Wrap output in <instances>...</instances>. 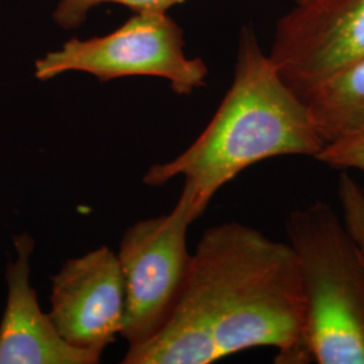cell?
Wrapping results in <instances>:
<instances>
[{"label": "cell", "mask_w": 364, "mask_h": 364, "mask_svg": "<svg viewBox=\"0 0 364 364\" xmlns=\"http://www.w3.org/2000/svg\"><path fill=\"white\" fill-rule=\"evenodd\" d=\"M314 159L332 169L364 171V131L326 144Z\"/></svg>", "instance_id": "12"}, {"label": "cell", "mask_w": 364, "mask_h": 364, "mask_svg": "<svg viewBox=\"0 0 364 364\" xmlns=\"http://www.w3.org/2000/svg\"><path fill=\"white\" fill-rule=\"evenodd\" d=\"M181 27L168 13H136L111 34L70 38L34 65V76L49 81L66 72H85L105 82L132 76L168 80L177 95H191L205 85L208 66L183 52Z\"/></svg>", "instance_id": "4"}, {"label": "cell", "mask_w": 364, "mask_h": 364, "mask_svg": "<svg viewBox=\"0 0 364 364\" xmlns=\"http://www.w3.org/2000/svg\"><path fill=\"white\" fill-rule=\"evenodd\" d=\"M294 1H296V3H299V1H302V0H294Z\"/></svg>", "instance_id": "13"}, {"label": "cell", "mask_w": 364, "mask_h": 364, "mask_svg": "<svg viewBox=\"0 0 364 364\" xmlns=\"http://www.w3.org/2000/svg\"><path fill=\"white\" fill-rule=\"evenodd\" d=\"M324 146L308 105L263 53L254 28L245 26L232 84L208 126L180 156L153 165L144 182L162 186L182 176L192 188L197 220L243 170L275 156L314 158Z\"/></svg>", "instance_id": "2"}, {"label": "cell", "mask_w": 364, "mask_h": 364, "mask_svg": "<svg viewBox=\"0 0 364 364\" xmlns=\"http://www.w3.org/2000/svg\"><path fill=\"white\" fill-rule=\"evenodd\" d=\"M186 0H60L53 11L54 22L63 28L72 30L81 26L92 9L103 3H117L135 13H166L169 9Z\"/></svg>", "instance_id": "10"}, {"label": "cell", "mask_w": 364, "mask_h": 364, "mask_svg": "<svg viewBox=\"0 0 364 364\" xmlns=\"http://www.w3.org/2000/svg\"><path fill=\"white\" fill-rule=\"evenodd\" d=\"M305 299V346L312 363L364 364V263L341 216L326 201L285 221Z\"/></svg>", "instance_id": "3"}, {"label": "cell", "mask_w": 364, "mask_h": 364, "mask_svg": "<svg viewBox=\"0 0 364 364\" xmlns=\"http://www.w3.org/2000/svg\"><path fill=\"white\" fill-rule=\"evenodd\" d=\"M299 93L364 60V0H302L275 26L269 54Z\"/></svg>", "instance_id": "6"}, {"label": "cell", "mask_w": 364, "mask_h": 364, "mask_svg": "<svg viewBox=\"0 0 364 364\" xmlns=\"http://www.w3.org/2000/svg\"><path fill=\"white\" fill-rule=\"evenodd\" d=\"M34 239L14 237L15 258L7 263V301L0 323V364H96L102 353L66 343L49 314L42 312L30 282Z\"/></svg>", "instance_id": "8"}, {"label": "cell", "mask_w": 364, "mask_h": 364, "mask_svg": "<svg viewBox=\"0 0 364 364\" xmlns=\"http://www.w3.org/2000/svg\"><path fill=\"white\" fill-rule=\"evenodd\" d=\"M50 318L70 346L102 353L120 335L126 289L117 254L99 247L66 260L52 277Z\"/></svg>", "instance_id": "7"}, {"label": "cell", "mask_w": 364, "mask_h": 364, "mask_svg": "<svg viewBox=\"0 0 364 364\" xmlns=\"http://www.w3.org/2000/svg\"><path fill=\"white\" fill-rule=\"evenodd\" d=\"M305 299L289 243L240 223L208 228L169 321L124 364H209L237 352L274 348L275 363H312Z\"/></svg>", "instance_id": "1"}, {"label": "cell", "mask_w": 364, "mask_h": 364, "mask_svg": "<svg viewBox=\"0 0 364 364\" xmlns=\"http://www.w3.org/2000/svg\"><path fill=\"white\" fill-rule=\"evenodd\" d=\"M192 188L185 182L169 215L141 220L120 240L119 263L126 289L120 336L130 347L147 343L169 321L186 285L192 254L186 246L195 221Z\"/></svg>", "instance_id": "5"}, {"label": "cell", "mask_w": 364, "mask_h": 364, "mask_svg": "<svg viewBox=\"0 0 364 364\" xmlns=\"http://www.w3.org/2000/svg\"><path fill=\"white\" fill-rule=\"evenodd\" d=\"M338 198L341 219L350 231L364 263V185L347 171L338 177Z\"/></svg>", "instance_id": "11"}, {"label": "cell", "mask_w": 364, "mask_h": 364, "mask_svg": "<svg viewBox=\"0 0 364 364\" xmlns=\"http://www.w3.org/2000/svg\"><path fill=\"white\" fill-rule=\"evenodd\" d=\"M326 144L364 131V60L299 92Z\"/></svg>", "instance_id": "9"}]
</instances>
